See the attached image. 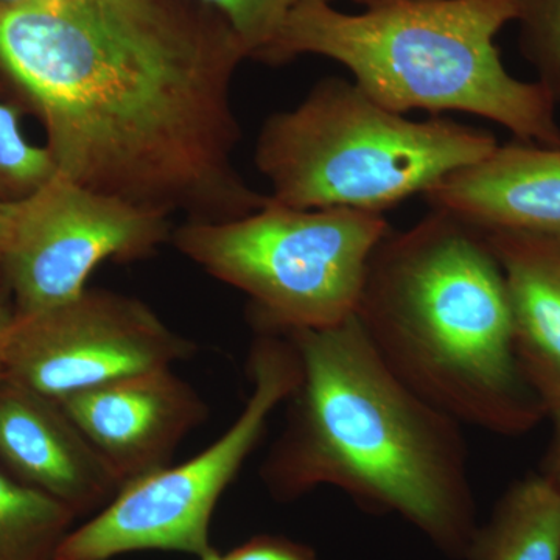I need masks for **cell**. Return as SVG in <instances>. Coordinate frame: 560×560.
Returning a JSON list of instances; mask_svg holds the SVG:
<instances>
[{"label": "cell", "instance_id": "6da1fadb", "mask_svg": "<svg viewBox=\"0 0 560 560\" xmlns=\"http://www.w3.org/2000/svg\"><path fill=\"white\" fill-rule=\"evenodd\" d=\"M248 58L200 0H28L0 7V77L43 124L57 172L187 221L257 212L234 165Z\"/></svg>", "mask_w": 560, "mask_h": 560}, {"label": "cell", "instance_id": "7a4b0ae2", "mask_svg": "<svg viewBox=\"0 0 560 560\" xmlns=\"http://www.w3.org/2000/svg\"><path fill=\"white\" fill-rule=\"evenodd\" d=\"M287 334L300 381L261 470L272 495L293 500L331 486L469 560L480 525L463 423L390 371L355 315L329 329Z\"/></svg>", "mask_w": 560, "mask_h": 560}, {"label": "cell", "instance_id": "3957f363", "mask_svg": "<svg viewBox=\"0 0 560 560\" xmlns=\"http://www.w3.org/2000/svg\"><path fill=\"white\" fill-rule=\"evenodd\" d=\"M355 318L390 371L463 425L521 436L548 412L515 349L500 264L478 228L431 209L372 253Z\"/></svg>", "mask_w": 560, "mask_h": 560}, {"label": "cell", "instance_id": "277c9868", "mask_svg": "<svg viewBox=\"0 0 560 560\" xmlns=\"http://www.w3.org/2000/svg\"><path fill=\"white\" fill-rule=\"evenodd\" d=\"M517 13L518 0H396L359 14L305 0L267 62L318 55L345 66L357 86L394 113L471 114L522 142L560 149L558 103L501 61L497 35Z\"/></svg>", "mask_w": 560, "mask_h": 560}, {"label": "cell", "instance_id": "5b68a950", "mask_svg": "<svg viewBox=\"0 0 560 560\" xmlns=\"http://www.w3.org/2000/svg\"><path fill=\"white\" fill-rule=\"evenodd\" d=\"M497 147L492 132L444 117L407 119L329 77L265 120L254 162L279 205L385 213Z\"/></svg>", "mask_w": 560, "mask_h": 560}, {"label": "cell", "instance_id": "8992f818", "mask_svg": "<svg viewBox=\"0 0 560 560\" xmlns=\"http://www.w3.org/2000/svg\"><path fill=\"white\" fill-rule=\"evenodd\" d=\"M390 230L385 213L296 209L270 197L242 219L186 221L171 242L249 298L257 329L287 334L352 318L372 253Z\"/></svg>", "mask_w": 560, "mask_h": 560}, {"label": "cell", "instance_id": "52a82bcc", "mask_svg": "<svg viewBox=\"0 0 560 560\" xmlns=\"http://www.w3.org/2000/svg\"><path fill=\"white\" fill-rule=\"evenodd\" d=\"M249 374L253 390L245 408L219 440L179 466L121 486L94 518L70 530L55 560H109L147 550L201 558L212 550L209 528L220 497L300 381V357L289 334L259 330Z\"/></svg>", "mask_w": 560, "mask_h": 560}, {"label": "cell", "instance_id": "ba28073f", "mask_svg": "<svg viewBox=\"0 0 560 560\" xmlns=\"http://www.w3.org/2000/svg\"><path fill=\"white\" fill-rule=\"evenodd\" d=\"M172 234L171 217L57 173L16 205L0 259L14 312L32 315L75 300L103 261L147 259Z\"/></svg>", "mask_w": 560, "mask_h": 560}, {"label": "cell", "instance_id": "9c48e42d", "mask_svg": "<svg viewBox=\"0 0 560 560\" xmlns=\"http://www.w3.org/2000/svg\"><path fill=\"white\" fill-rule=\"evenodd\" d=\"M197 346L149 305L106 290L32 315H14L3 342V378L65 399L105 383L172 368Z\"/></svg>", "mask_w": 560, "mask_h": 560}, {"label": "cell", "instance_id": "30bf717a", "mask_svg": "<svg viewBox=\"0 0 560 560\" xmlns=\"http://www.w3.org/2000/svg\"><path fill=\"white\" fill-rule=\"evenodd\" d=\"M58 401L121 486L167 467L179 442L208 418L197 390L172 368L139 372Z\"/></svg>", "mask_w": 560, "mask_h": 560}, {"label": "cell", "instance_id": "8fae6325", "mask_svg": "<svg viewBox=\"0 0 560 560\" xmlns=\"http://www.w3.org/2000/svg\"><path fill=\"white\" fill-rule=\"evenodd\" d=\"M0 466L77 517L106 506L121 488L60 401L9 378L0 382Z\"/></svg>", "mask_w": 560, "mask_h": 560}, {"label": "cell", "instance_id": "7c38bea8", "mask_svg": "<svg viewBox=\"0 0 560 560\" xmlns=\"http://www.w3.org/2000/svg\"><path fill=\"white\" fill-rule=\"evenodd\" d=\"M423 198L431 209L480 230L560 234V149L499 145L445 176Z\"/></svg>", "mask_w": 560, "mask_h": 560}, {"label": "cell", "instance_id": "4fadbf2b", "mask_svg": "<svg viewBox=\"0 0 560 560\" xmlns=\"http://www.w3.org/2000/svg\"><path fill=\"white\" fill-rule=\"evenodd\" d=\"M480 231L506 282L522 370L550 415L560 405V234Z\"/></svg>", "mask_w": 560, "mask_h": 560}, {"label": "cell", "instance_id": "5bb4252c", "mask_svg": "<svg viewBox=\"0 0 560 560\" xmlns=\"http://www.w3.org/2000/svg\"><path fill=\"white\" fill-rule=\"evenodd\" d=\"M469 560H560V490L530 475L504 492Z\"/></svg>", "mask_w": 560, "mask_h": 560}, {"label": "cell", "instance_id": "9a60e30c", "mask_svg": "<svg viewBox=\"0 0 560 560\" xmlns=\"http://www.w3.org/2000/svg\"><path fill=\"white\" fill-rule=\"evenodd\" d=\"M77 515L0 466V560H55Z\"/></svg>", "mask_w": 560, "mask_h": 560}, {"label": "cell", "instance_id": "2e32d148", "mask_svg": "<svg viewBox=\"0 0 560 560\" xmlns=\"http://www.w3.org/2000/svg\"><path fill=\"white\" fill-rule=\"evenodd\" d=\"M20 110L0 102V200L5 201L24 200L58 173L47 147L25 138Z\"/></svg>", "mask_w": 560, "mask_h": 560}, {"label": "cell", "instance_id": "e0dca14e", "mask_svg": "<svg viewBox=\"0 0 560 560\" xmlns=\"http://www.w3.org/2000/svg\"><path fill=\"white\" fill-rule=\"evenodd\" d=\"M521 50L537 81L560 103V0H518Z\"/></svg>", "mask_w": 560, "mask_h": 560}, {"label": "cell", "instance_id": "ac0fdd59", "mask_svg": "<svg viewBox=\"0 0 560 560\" xmlns=\"http://www.w3.org/2000/svg\"><path fill=\"white\" fill-rule=\"evenodd\" d=\"M234 31L248 58L267 62L283 25L305 0H200ZM331 2V0H329Z\"/></svg>", "mask_w": 560, "mask_h": 560}, {"label": "cell", "instance_id": "d6986e66", "mask_svg": "<svg viewBox=\"0 0 560 560\" xmlns=\"http://www.w3.org/2000/svg\"><path fill=\"white\" fill-rule=\"evenodd\" d=\"M223 560H318L315 551L285 537L257 536L234 548Z\"/></svg>", "mask_w": 560, "mask_h": 560}, {"label": "cell", "instance_id": "ffe728a7", "mask_svg": "<svg viewBox=\"0 0 560 560\" xmlns=\"http://www.w3.org/2000/svg\"><path fill=\"white\" fill-rule=\"evenodd\" d=\"M14 315L16 312H14L13 296H11L9 283L0 270V382L3 381V342H5L7 331L13 323Z\"/></svg>", "mask_w": 560, "mask_h": 560}, {"label": "cell", "instance_id": "44dd1931", "mask_svg": "<svg viewBox=\"0 0 560 560\" xmlns=\"http://www.w3.org/2000/svg\"><path fill=\"white\" fill-rule=\"evenodd\" d=\"M548 416L555 423V431H552L550 451H548L544 474L541 475H545L560 490V405L551 410Z\"/></svg>", "mask_w": 560, "mask_h": 560}, {"label": "cell", "instance_id": "7402d4cb", "mask_svg": "<svg viewBox=\"0 0 560 560\" xmlns=\"http://www.w3.org/2000/svg\"><path fill=\"white\" fill-rule=\"evenodd\" d=\"M18 201L0 200V259L9 245L11 228L16 215Z\"/></svg>", "mask_w": 560, "mask_h": 560}, {"label": "cell", "instance_id": "603a6c76", "mask_svg": "<svg viewBox=\"0 0 560 560\" xmlns=\"http://www.w3.org/2000/svg\"><path fill=\"white\" fill-rule=\"evenodd\" d=\"M352 2L363 5L364 9H370V7L383 5V3L396 2V0H352Z\"/></svg>", "mask_w": 560, "mask_h": 560}, {"label": "cell", "instance_id": "cb8c5ba5", "mask_svg": "<svg viewBox=\"0 0 560 560\" xmlns=\"http://www.w3.org/2000/svg\"><path fill=\"white\" fill-rule=\"evenodd\" d=\"M200 560H223V556H220L219 552L212 548V550L206 552L205 556H201Z\"/></svg>", "mask_w": 560, "mask_h": 560}, {"label": "cell", "instance_id": "d4e9b609", "mask_svg": "<svg viewBox=\"0 0 560 560\" xmlns=\"http://www.w3.org/2000/svg\"><path fill=\"white\" fill-rule=\"evenodd\" d=\"M28 2V0H0V7L18 5V3Z\"/></svg>", "mask_w": 560, "mask_h": 560}]
</instances>
